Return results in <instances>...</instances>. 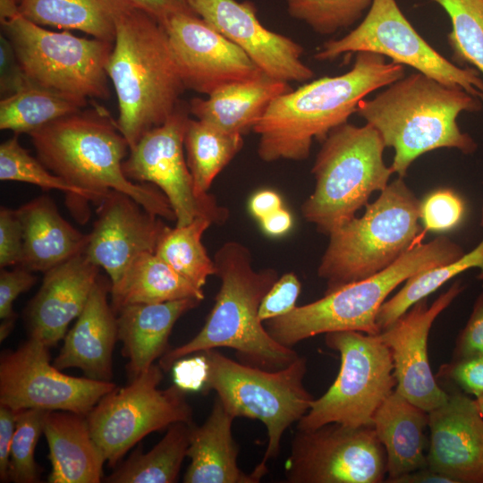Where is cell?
<instances>
[{
    "label": "cell",
    "mask_w": 483,
    "mask_h": 483,
    "mask_svg": "<svg viewBox=\"0 0 483 483\" xmlns=\"http://www.w3.org/2000/svg\"><path fill=\"white\" fill-rule=\"evenodd\" d=\"M403 76L402 64L358 52L348 72L278 96L253 128L258 135V157L265 162L306 159L313 140L323 141L334 128L348 122L360 100Z\"/></svg>",
    "instance_id": "1"
},
{
    "label": "cell",
    "mask_w": 483,
    "mask_h": 483,
    "mask_svg": "<svg viewBox=\"0 0 483 483\" xmlns=\"http://www.w3.org/2000/svg\"><path fill=\"white\" fill-rule=\"evenodd\" d=\"M221 280L215 304L201 330L160 359L165 371L186 356L219 347L236 351L242 363L267 370L287 367L299 355L276 342L258 318L259 305L279 275L274 268L255 270L250 250L237 242L224 243L214 257Z\"/></svg>",
    "instance_id": "2"
},
{
    "label": "cell",
    "mask_w": 483,
    "mask_h": 483,
    "mask_svg": "<svg viewBox=\"0 0 483 483\" xmlns=\"http://www.w3.org/2000/svg\"><path fill=\"white\" fill-rule=\"evenodd\" d=\"M481 109L479 97L417 72L373 98L360 100L355 113L379 132L386 147L394 149L390 167L403 178L412 162L427 152L446 148L473 153L477 143L460 130L457 118Z\"/></svg>",
    "instance_id": "3"
},
{
    "label": "cell",
    "mask_w": 483,
    "mask_h": 483,
    "mask_svg": "<svg viewBox=\"0 0 483 483\" xmlns=\"http://www.w3.org/2000/svg\"><path fill=\"white\" fill-rule=\"evenodd\" d=\"M38 160L52 173L89 193L99 205L111 191L131 197L152 214L175 221L165 194L153 184H137L123 173L130 147L103 107L80 110L31 131Z\"/></svg>",
    "instance_id": "4"
},
{
    "label": "cell",
    "mask_w": 483,
    "mask_h": 483,
    "mask_svg": "<svg viewBox=\"0 0 483 483\" xmlns=\"http://www.w3.org/2000/svg\"><path fill=\"white\" fill-rule=\"evenodd\" d=\"M106 72L118 101L116 123L130 148L171 116L186 89L165 27L136 7L117 21Z\"/></svg>",
    "instance_id": "5"
},
{
    "label": "cell",
    "mask_w": 483,
    "mask_h": 483,
    "mask_svg": "<svg viewBox=\"0 0 483 483\" xmlns=\"http://www.w3.org/2000/svg\"><path fill=\"white\" fill-rule=\"evenodd\" d=\"M463 255L460 245L445 236L417 243L388 267L365 279L348 284L308 304L297 306L265 327L279 343H296L337 331L380 333L377 317L387 296L402 282L429 268L451 263Z\"/></svg>",
    "instance_id": "6"
},
{
    "label": "cell",
    "mask_w": 483,
    "mask_h": 483,
    "mask_svg": "<svg viewBox=\"0 0 483 483\" xmlns=\"http://www.w3.org/2000/svg\"><path fill=\"white\" fill-rule=\"evenodd\" d=\"M419 202L399 177L360 217L330 233L318 267L325 293L384 270L412 247L420 230Z\"/></svg>",
    "instance_id": "7"
},
{
    "label": "cell",
    "mask_w": 483,
    "mask_h": 483,
    "mask_svg": "<svg viewBox=\"0 0 483 483\" xmlns=\"http://www.w3.org/2000/svg\"><path fill=\"white\" fill-rule=\"evenodd\" d=\"M385 148L381 135L369 123L347 122L334 128L322 141L311 169L316 184L301 206L305 220L329 235L356 217L394 174L384 162Z\"/></svg>",
    "instance_id": "8"
},
{
    "label": "cell",
    "mask_w": 483,
    "mask_h": 483,
    "mask_svg": "<svg viewBox=\"0 0 483 483\" xmlns=\"http://www.w3.org/2000/svg\"><path fill=\"white\" fill-rule=\"evenodd\" d=\"M201 356L206 364L204 391L214 390L234 418L256 419L267 428L266 452L251 472L259 482L267 472V462L279 455L284 433L308 412L314 400L303 385L306 359L298 356L282 369L267 370L237 362L215 349Z\"/></svg>",
    "instance_id": "9"
},
{
    "label": "cell",
    "mask_w": 483,
    "mask_h": 483,
    "mask_svg": "<svg viewBox=\"0 0 483 483\" xmlns=\"http://www.w3.org/2000/svg\"><path fill=\"white\" fill-rule=\"evenodd\" d=\"M0 22L30 82L85 106L89 98L109 97L106 66L113 42L48 30L18 13Z\"/></svg>",
    "instance_id": "10"
},
{
    "label": "cell",
    "mask_w": 483,
    "mask_h": 483,
    "mask_svg": "<svg viewBox=\"0 0 483 483\" xmlns=\"http://www.w3.org/2000/svg\"><path fill=\"white\" fill-rule=\"evenodd\" d=\"M325 335L326 346L340 354L339 373L328 390L313 400L298 421V430H313L329 423L373 427L374 414L396 386L389 348L378 335L358 331Z\"/></svg>",
    "instance_id": "11"
},
{
    "label": "cell",
    "mask_w": 483,
    "mask_h": 483,
    "mask_svg": "<svg viewBox=\"0 0 483 483\" xmlns=\"http://www.w3.org/2000/svg\"><path fill=\"white\" fill-rule=\"evenodd\" d=\"M163 369L153 364L103 396L86 415L91 436L111 467L148 434L176 422H192L185 390L176 384L158 389Z\"/></svg>",
    "instance_id": "12"
},
{
    "label": "cell",
    "mask_w": 483,
    "mask_h": 483,
    "mask_svg": "<svg viewBox=\"0 0 483 483\" xmlns=\"http://www.w3.org/2000/svg\"><path fill=\"white\" fill-rule=\"evenodd\" d=\"M370 52L408 65L446 86L460 88L483 102V78L434 49L413 28L396 0H373L361 22L348 34L326 41L314 57L333 61L347 53Z\"/></svg>",
    "instance_id": "13"
},
{
    "label": "cell",
    "mask_w": 483,
    "mask_h": 483,
    "mask_svg": "<svg viewBox=\"0 0 483 483\" xmlns=\"http://www.w3.org/2000/svg\"><path fill=\"white\" fill-rule=\"evenodd\" d=\"M189 113L180 104L163 124L147 131L130 148L123 170L129 180L151 183L165 194L176 226L186 225L199 216L223 224L228 216L227 209L212 195L198 193L184 156Z\"/></svg>",
    "instance_id": "14"
},
{
    "label": "cell",
    "mask_w": 483,
    "mask_h": 483,
    "mask_svg": "<svg viewBox=\"0 0 483 483\" xmlns=\"http://www.w3.org/2000/svg\"><path fill=\"white\" fill-rule=\"evenodd\" d=\"M385 449L373 427L329 423L298 430L285 466L289 483H380Z\"/></svg>",
    "instance_id": "15"
},
{
    "label": "cell",
    "mask_w": 483,
    "mask_h": 483,
    "mask_svg": "<svg viewBox=\"0 0 483 483\" xmlns=\"http://www.w3.org/2000/svg\"><path fill=\"white\" fill-rule=\"evenodd\" d=\"M48 346L30 337L0 359V404L14 411L40 409L87 415L116 386L76 377L50 364Z\"/></svg>",
    "instance_id": "16"
},
{
    "label": "cell",
    "mask_w": 483,
    "mask_h": 483,
    "mask_svg": "<svg viewBox=\"0 0 483 483\" xmlns=\"http://www.w3.org/2000/svg\"><path fill=\"white\" fill-rule=\"evenodd\" d=\"M165 29L186 89L208 96L264 74L242 48L196 14L176 15Z\"/></svg>",
    "instance_id": "17"
},
{
    "label": "cell",
    "mask_w": 483,
    "mask_h": 483,
    "mask_svg": "<svg viewBox=\"0 0 483 483\" xmlns=\"http://www.w3.org/2000/svg\"><path fill=\"white\" fill-rule=\"evenodd\" d=\"M191 10L242 48L267 75L306 82L315 73L302 61L303 47L292 38L267 29L250 1L189 0Z\"/></svg>",
    "instance_id": "18"
},
{
    "label": "cell",
    "mask_w": 483,
    "mask_h": 483,
    "mask_svg": "<svg viewBox=\"0 0 483 483\" xmlns=\"http://www.w3.org/2000/svg\"><path fill=\"white\" fill-rule=\"evenodd\" d=\"M463 288L461 281H456L431 305L426 298L418 301L378 334L391 352L395 391L428 412L444 404L449 396L437 385L430 368L428 334L437 316Z\"/></svg>",
    "instance_id": "19"
},
{
    "label": "cell",
    "mask_w": 483,
    "mask_h": 483,
    "mask_svg": "<svg viewBox=\"0 0 483 483\" xmlns=\"http://www.w3.org/2000/svg\"><path fill=\"white\" fill-rule=\"evenodd\" d=\"M97 206L84 254L105 269L114 284L139 256L155 253L167 225L121 191L111 190Z\"/></svg>",
    "instance_id": "20"
},
{
    "label": "cell",
    "mask_w": 483,
    "mask_h": 483,
    "mask_svg": "<svg viewBox=\"0 0 483 483\" xmlns=\"http://www.w3.org/2000/svg\"><path fill=\"white\" fill-rule=\"evenodd\" d=\"M428 466L454 483L483 482V417L463 394L428 412Z\"/></svg>",
    "instance_id": "21"
},
{
    "label": "cell",
    "mask_w": 483,
    "mask_h": 483,
    "mask_svg": "<svg viewBox=\"0 0 483 483\" xmlns=\"http://www.w3.org/2000/svg\"><path fill=\"white\" fill-rule=\"evenodd\" d=\"M99 268L82 253L45 272L27 310L30 336L48 347L64 338L69 324L83 310Z\"/></svg>",
    "instance_id": "22"
},
{
    "label": "cell",
    "mask_w": 483,
    "mask_h": 483,
    "mask_svg": "<svg viewBox=\"0 0 483 483\" xmlns=\"http://www.w3.org/2000/svg\"><path fill=\"white\" fill-rule=\"evenodd\" d=\"M110 287L111 283L98 276L83 310L64 336L54 361L58 369L78 368L89 378L111 381L118 328L117 316L107 300Z\"/></svg>",
    "instance_id": "23"
},
{
    "label": "cell",
    "mask_w": 483,
    "mask_h": 483,
    "mask_svg": "<svg viewBox=\"0 0 483 483\" xmlns=\"http://www.w3.org/2000/svg\"><path fill=\"white\" fill-rule=\"evenodd\" d=\"M201 301L182 299L161 303L133 304L116 314L118 340L128 358L127 369L134 378L167 352L168 339L179 318Z\"/></svg>",
    "instance_id": "24"
},
{
    "label": "cell",
    "mask_w": 483,
    "mask_h": 483,
    "mask_svg": "<svg viewBox=\"0 0 483 483\" xmlns=\"http://www.w3.org/2000/svg\"><path fill=\"white\" fill-rule=\"evenodd\" d=\"M43 434L49 448L50 483H98L106 462L85 415L64 411L47 412Z\"/></svg>",
    "instance_id": "25"
},
{
    "label": "cell",
    "mask_w": 483,
    "mask_h": 483,
    "mask_svg": "<svg viewBox=\"0 0 483 483\" xmlns=\"http://www.w3.org/2000/svg\"><path fill=\"white\" fill-rule=\"evenodd\" d=\"M23 230V258L20 267L31 272L47 270L84 253L89 234L71 225L47 196L17 209Z\"/></svg>",
    "instance_id": "26"
},
{
    "label": "cell",
    "mask_w": 483,
    "mask_h": 483,
    "mask_svg": "<svg viewBox=\"0 0 483 483\" xmlns=\"http://www.w3.org/2000/svg\"><path fill=\"white\" fill-rule=\"evenodd\" d=\"M234 417L218 397L201 426L192 423L187 456L190 465L185 483H258L252 473L242 471L237 463L239 446L232 435Z\"/></svg>",
    "instance_id": "27"
},
{
    "label": "cell",
    "mask_w": 483,
    "mask_h": 483,
    "mask_svg": "<svg viewBox=\"0 0 483 483\" xmlns=\"http://www.w3.org/2000/svg\"><path fill=\"white\" fill-rule=\"evenodd\" d=\"M292 89L290 83L264 73L257 79L224 86L207 98L195 97L188 109L196 119L243 136L253 131L275 97Z\"/></svg>",
    "instance_id": "28"
},
{
    "label": "cell",
    "mask_w": 483,
    "mask_h": 483,
    "mask_svg": "<svg viewBox=\"0 0 483 483\" xmlns=\"http://www.w3.org/2000/svg\"><path fill=\"white\" fill-rule=\"evenodd\" d=\"M428 412L395 389L373 417V428L386 458V482L428 466L425 448Z\"/></svg>",
    "instance_id": "29"
},
{
    "label": "cell",
    "mask_w": 483,
    "mask_h": 483,
    "mask_svg": "<svg viewBox=\"0 0 483 483\" xmlns=\"http://www.w3.org/2000/svg\"><path fill=\"white\" fill-rule=\"evenodd\" d=\"M111 306L117 314L133 304L161 303L182 299L205 297L196 287L156 253L146 252L134 259L121 279L111 284Z\"/></svg>",
    "instance_id": "30"
},
{
    "label": "cell",
    "mask_w": 483,
    "mask_h": 483,
    "mask_svg": "<svg viewBox=\"0 0 483 483\" xmlns=\"http://www.w3.org/2000/svg\"><path fill=\"white\" fill-rule=\"evenodd\" d=\"M131 7L127 0H21L17 13L43 27L80 30L114 43L118 20Z\"/></svg>",
    "instance_id": "31"
},
{
    "label": "cell",
    "mask_w": 483,
    "mask_h": 483,
    "mask_svg": "<svg viewBox=\"0 0 483 483\" xmlns=\"http://www.w3.org/2000/svg\"><path fill=\"white\" fill-rule=\"evenodd\" d=\"M193 422L172 424L165 436L148 453L136 449L131 456L105 479L109 483L176 482L190 445Z\"/></svg>",
    "instance_id": "32"
},
{
    "label": "cell",
    "mask_w": 483,
    "mask_h": 483,
    "mask_svg": "<svg viewBox=\"0 0 483 483\" xmlns=\"http://www.w3.org/2000/svg\"><path fill=\"white\" fill-rule=\"evenodd\" d=\"M242 146V135L229 133L208 122L189 118L184 133V148L198 193L208 194L214 179Z\"/></svg>",
    "instance_id": "33"
},
{
    "label": "cell",
    "mask_w": 483,
    "mask_h": 483,
    "mask_svg": "<svg viewBox=\"0 0 483 483\" xmlns=\"http://www.w3.org/2000/svg\"><path fill=\"white\" fill-rule=\"evenodd\" d=\"M85 106L68 97L33 84L0 101V129L28 133Z\"/></svg>",
    "instance_id": "34"
},
{
    "label": "cell",
    "mask_w": 483,
    "mask_h": 483,
    "mask_svg": "<svg viewBox=\"0 0 483 483\" xmlns=\"http://www.w3.org/2000/svg\"><path fill=\"white\" fill-rule=\"evenodd\" d=\"M211 224L210 219L199 216L186 225L167 226L155 251L175 272L199 289L209 275H216L214 259L209 258L201 242L202 234Z\"/></svg>",
    "instance_id": "35"
},
{
    "label": "cell",
    "mask_w": 483,
    "mask_h": 483,
    "mask_svg": "<svg viewBox=\"0 0 483 483\" xmlns=\"http://www.w3.org/2000/svg\"><path fill=\"white\" fill-rule=\"evenodd\" d=\"M472 267L479 268L478 277L483 279V239L472 250L456 260L422 271L407 279L402 288L381 306L377 317L380 332L451 278Z\"/></svg>",
    "instance_id": "36"
},
{
    "label": "cell",
    "mask_w": 483,
    "mask_h": 483,
    "mask_svg": "<svg viewBox=\"0 0 483 483\" xmlns=\"http://www.w3.org/2000/svg\"><path fill=\"white\" fill-rule=\"evenodd\" d=\"M448 14L452 30L447 41L453 60L470 64L483 78V0H430Z\"/></svg>",
    "instance_id": "37"
},
{
    "label": "cell",
    "mask_w": 483,
    "mask_h": 483,
    "mask_svg": "<svg viewBox=\"0 0 483 483\" xmlns=\"http://www.w3.org/2000/svg\"><path fill=\"white\" fill-rule=\"evenodd\" d=\"M0 180L27 182L44 190H58L80 203L91 196L48 170L21 147L15 134L0 146Z\"/></svg>",
    "instance_id": "38"
},
{
    "label": "cell",
    "mask_w": 483,
    "mask_h": 483,
    "mask_svg": "<svg viewBox=\"0 0 483 483\" xmlns=\"http://www.w3.org/2000/svg\"><path fill=\"white\" fill-rule=\"evenodd\" d=\"M292 18L320 35H331L354 24L373 0H285Z\"/></svg>",
    "instance_id": "39"
},
{
    "label": "cell",
    "mask_w": 483,
    "mask_h": 483,
    "mask_svg": "<svg viewBox=\"0 0 483 483\" xmlns=\"http://www.w3.org/2000/svg\"><path fill=\"white\" fill-rule=\"evenodd\" d=\"M49 411L24 409L16 411L15 429L10 453L9 479L16 483L38 481L35 447L43 433L44 420Z\"/></svg>",
    "instance_id": "40"
},
{
    "label": "cell",
    "mask_w": 483,
    "mask_h": 483,
    "mask_svg": "<svg viewBox=\"0 0 483 483\" xmlns=\"http://www.w3.org/2000/svg\"><path fill=\"white\" fill-rule=\"evenodd\" d=\"M464 215V201L451 189L433 191L419 202V220L429 232L451 231L461 224Z\"/></svg>",
    "instance_id": "41"
},
{
    "label": "cell",
    "mask_w": 483,
    "mask_h": 483,
    "mask_svg": "<svg viewBox=\"0 0 483 483\" xmlns=\"http://www.w3.org/2000/svg\"><path fill=\"white\" fill-rule=\"evenodd\" d=\"M37 277L31 271L18 266L8 271L1 268L0 272V341L3 342L11 333L16 314L13 306L17 297L30 290Z\"/></svg>",
    "instance_id": "42"
},
{
    "label": "cell",
    "mask_w": 483,
    "mask_h": 483,
    "mask_svg": "<svg viewBox=\"0 0 483 483\" xmlns=\"http://www.w3.org/2000/svg\"><path fill=\"white\" fill-rule=\"evenodd\" d=\"M301 284L297 275L289 272L275 282L264 296L258 309V318L264 323L293 310L301 293Z\"/></svg>",
    "instance_id": "43"
},
{
    "label": "cell",
    "mask_w": 483,
    "mask_h": 483,
    "mask_svg": "<svg viewBox=\"0 0 483 483\" xmlns=\"http://www.w3.org/2000/svg\"><path fill=\"white\" fill-rule=\"evenodd\" d=\"M23 258V230L17 210L0 209V266H20Z\"/></svg>",
    "instance_id": "44"
},
{
    "label": "cell",
    "mask_w": 483,
    "mask_h": 483,
    "mask_svg": "<svg viewBox=\"0 0 483 483\" xmlns=\"http://www.w3.org/2000/svg\"><path fill=\"white\" fill-rule=\"evenodd\" d=\"M465 393L477 397L483 394V354L456 359L440 372Z\"/></svg>",
    "instance_id": "45"
},
{
    "label": "cell",
    "mask_w": 483,
    "mask_h": 483,
    "mask_svg": "<svg viewBox=\"0 0 483 483\" xmlns=\"http://www.w3.org/2000/svg\"><path fill=\"white\" fill-rule=\"evenodd\" d=\"M9 38L0 35V93L11 96L30 83Z\"/></svg>",
    "instance_id": "46"
},
{
    "label": "cell",
    "mask_w": 483,
    "mask_h": 483,
    "mask_svg": "<svg viewBox=\"0 0 483 483\" xmlns=\"http://www.w3.org/2000/svg\"><path fill=\"white\" fill-rule=\"evenodd\" d=\"M476 354H483V292L477 298L455 348L456 359Z\"/></svg>",
    "instance_id": "47"
},
{
    "label": "cell",
    "mask_w": 483,
    "mask_h": 483,
    "mask_svg": "<svg viewBox=\"0 0 483 483\" xmlns=\"http://www.w3.org/2000/svg\"><path fill=\"white\" fill-rule=\"evenodd\" d=\"M131 5L139 8L164 27L168 21L179 14H195L191 10L189 0H127ZM197 15V14H196Z\"/></svg>",
    "instance_id": "48"
},
{
    "label": "cell",
    "mask_w": 483,
    "mask_h": 483,
    "mask_svg": "<svg viewBox=\"0 0 483 483\" xmlns=\"http://www.w3.org/2000/svg\"><path fill=\"white\" fill-rule=\"evenodd\" d=\"M16 411L0 404V479H9L10 453L15 429Z\"/></svg>",
    "instance_id": "49"
},
{
    "label": "cell",
    "mask_w": 483,
    "mask_h": 483,
    "mask_svg": "<svg viewBox=\"0 0 483 483\" xmlns=\"http://www.w3.org/2000/svg\"><path fill=\"white\" fill-rule=\"evenodd\" d=\"M175 384L182 389L203 387L206 376V364L203 357L199 359H182L174 363Z\"/></svg>",
    "instance_id": "50"
},
{
    "label": "cell",
    "mask_w": 483,
    "mask_h": 483,
    "mask_svg": "<svg viewBox=\"0 0 483 483\" xmlns=\"http://www.w3.org/2000/svg\"><path fill=\"white\" fill-rule=\"evenodd\" d=\"M283 207L282 197L271 189H263L255 192L248 204L250 215L258 221Z\"/></svg>",
    "instance_id": "51"
},
{
    "label": "cell",
    "mask_w": 483,
    "mask_h": 483,
    "mask_svg": "<svg viewBox=\"0 0 483 483\" xmlns=\"http://www.w3.org/2000/svg\"><path fill=\"white\" fill-rule=\"evenodd\" d=\"M263 232L271 237H279L286 234L293 225L292 213L284 207L259 220Z\"/></svg>",
    "instance_id": "52"
},
{
    "label": "cell",
    "mask_w": 483,
    "mask_h": 483,
    "mask_svg": "<svg viewBox=\"0 0 483 483\" xmlns=\"http://www.w3.org/2000/svg\"><path fill=\"white\" fill-rule=\"evenodd\" d=\"M392 483H454L447 476L428 466L418 469L395 479Z\"/></svg>",
    "instance_id": "53"
},
{
    "label": "cell",
    "mask_w": 483,
    "mask_h": 483,
    "mask_svg": "<svg viewBox=\"0 0 483 483\" xmlns=\"http://www.w3.org/2000/svg\"><path fill=\"white\" fill-rule=\"evenodd\" d=\"M21 0H0V19L12 17L17 13Z\"/></svg>",
    "instance_id": "54"
},
{
    "label": "cell",
    "mask_w": 483,
    "mask_h": 483,
    "mask_svg": "<svg viewBox=\"0 0 483 483\" xmlns=\"http://www.w3.org/2000/svg\"><path fill=\"white\" fill-rule=\"evenodd\" d=\"M475 402L481 416L483 417V394L477 397Z\"/></svg>",
    "instance_id": "55"
},
{
    "label": "cell",
    "mask_w": 483,
    "mask_h": 483,
    "mask_svg": "<svg viewBox=\"0 0 483 483\" xmlns=\"http://www.w3.org/2000/svg\"><path fill=\"white\" fill-rule=\"evenodd\" d=\"M481 225H483V207H482V216H481Z\"/></svg>",
    "instance_id": "56"
}]
</instances>
